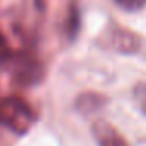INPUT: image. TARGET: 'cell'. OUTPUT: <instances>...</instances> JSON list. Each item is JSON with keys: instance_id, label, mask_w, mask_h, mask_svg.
I'll use <instances>...</instances> for the list:
<instances>
[{"instance_id": "cell-1", "label": "cell", "mask_w": 146, "mask_h": 146, "mask_svg": "<svg viewBox=\"0 0 146 146\" xmlns=\"http://www.w3.org/2000/svg\"><path fill=\"white\" fill-rule=\"evenodd\" d=\"M38 119L33 107L19 96H5L0 99V126L8 130L25 135Z\"/></svg>"}, {"instance_id": "cell-2", "label": "cell", "mask_w": 146, "mask_h": 146, "mask_svg": "<svg viewBox=\"0 0 146 146\" xmlns=\"http://www.w3.org/2000/svg\"><path fill=\"white\" fill-rule=\"evenodd\" d=\"M10 61L13 63V80L17 85L32 86L39 83L44 77V68L36 58L25 54H13Z\"/></svg>"}, {"instance_id": "cell-3", "label": "cell", "mask_w": 146, "mask_h": 146, "mask_svg": "<svg viewBox=\"0 0 146 146\" xmlns=\"http://www.w3.org/2000/svg\"><path fill=\"white\" fill-rule=\"evenodd\" d=\"M91 130H93V137H94L99 146H129L126 138L107 121L102 119L96 121L93 124Z\"/></svg>"}, {"instance_id": "cell-4", "label": "cell", "mask_w": 146, "mask_h": 146, "mask_svg": "<svg viewBox=\"0 0 146 146\" xmlns=\"http://www.w3.org/2000/svg\"><path fill=\"white\" fill-rule=\"evenodd\" d=\"M108 41L113 50L119 52V54H135L140 49V38L133 35L129 30L123 29H113L108 36Z\"/></svg>"}, {"instance_id": "cell-5", "label": "cell", "mask_w": 146, "mask_h": 146, "mask_svg": "<svg viewBox=\"0 0 146 146\" xmlns=\"http://www.w3.org/2000/svg\"><path fill=\"white\" fill-rule=\"evenodd\" d=\"M105 102H107V99L102 94H98V93H83L77 99L76 107L82 113H93V111H98L99 108H102V105Z\"/></svg>"}, {"instance_id": "cell-6", "label": "cell", "mask_w": 146, "mask_h": 146, "mask_svg": "<svg viewBox=\"0 0 146 146\" xmlns=\"http://www.w3.org/2000/svg\"><path fill=\"white\" fill-rule=\"evenodd\" d=\"M11 57H13V50H11L7 38L0 33V68L3 66V64L10 63Z\"/></svg>"}, {"instance_id": "cell-7", "label": "cell", "mask_w": 146, "mask_h": 146, "mask_svg": "<svg viewBox=\"0 0 146 146\" xmlns=\"http://www.w3.org/2000/svg\"><path fill=\"white\" fill-rule=\"evenodd\" d=\"M79 10L77 7L71 8V13H69V22H68V32H69V38H76L77 32H79Z\"/></svg>"}, {"instance_id": "cell-8", "label": "cell", "mask_w": 146, "mask_h": 146, "mask_svg": "<svg viewBox=\"0 0 146 146\" xmlns=\"http://www.w3.org/2000/svg\"><path fill=\"white\" fill-rule=\"evenodd\" d=\"M115 3L126 11H138L146 7V0H115Z\"/></svg>"}, {"instance_id": "cell-9", "label": "cell", "mask_w": 146, "mask_h": 146, "mask_svg": "<svg viewBox=\"0 0 146 146\" xmlns=\"http://www.w3.org/2000/svg\"><path fill=\"white\" fill-rule=\"evenodd\" d=\"M137 98H138V101H140L141 110L146 113V86H143V85L137 86Z\"/></svg>"}]
</instances>
